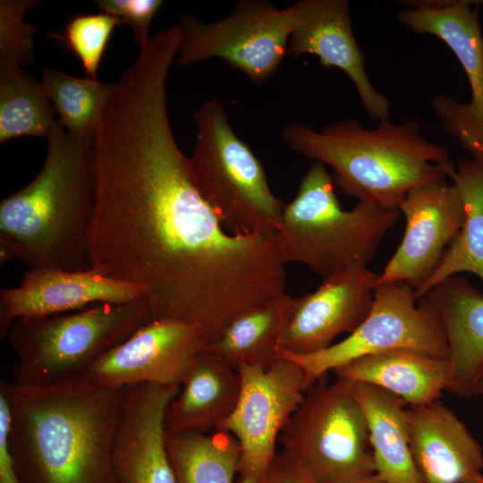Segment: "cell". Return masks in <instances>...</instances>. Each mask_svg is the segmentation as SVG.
Listing matches in <instances>:
<instances>
[{"mask_svg": "<svg viewBox=\"0 0 483 483\" xmlns=\"http://www.w3.org/2000/svg\"><path fill=\"white\" fill-rule=\"evenodd\" d=\"M166 79H121L92 148V268L140 287L152 319L199 326L208 343L244 311L285 293L274 233L224 228L174 137Z\"/></svg>", "mask_w": 483, "mask_h": 483, "instance_id": "cell-1", "label": "cell"}, {"mask_svg": "<svg viewBox=\"0 0 483 483\" xmlns=\"http://www.w3.org/2000/svg\"><path fill=\"white\" fill-rule=\"evenodd\" d=\"M0 393L21 483H116L112 448L125 387L80 376L41 386L3 381Z\"/></svg>", "mask_w": 483, "mask_h": 483, "instance_id": "cell-2", "label": "cell"}, {"mask_svg": "<svg viewBox=\"0 0 483 483\" xmlns=\"http://www.w3.org/2000/svg\"><path fill=\"white\" fill-rule=\"evenodd\" d=\"M94 137L70 134L56 120L37 176L0 204V262L28 268H92L88 236L96 205Z\"/></svg>", "mask_w": 483, "mask_h": 483, "instance_id": "cell-3", "label": "cell"}, {"mask_svg": "<svg viewBox=\"0 0 483 483\" xmlns=\"http://www.w3.org/2000/svg\"><path fill=\"white\" fill-rule=\"evenodd\" d=\"M281 137L292 150L330 166L346 194L387 208H397L419 186L445 180L455 166L445 147L425 138L414 120L367 129L347 118L320 131L292 123Z\"/></svg>", "mask_w": 483, "mask_h": 483, "instance_id": "cell-4", "label": "cell"}, {"mask_svg": "<svg viewBox=\"0 0 483 483\" xmlns=\"http://www.w3.org/2000/svg\"><path fill=\"white\" fill-rule=\"evenodd\" d=\"M334 184L325 165L315 161L284 205L275 233L285 264H302L324 279L368 267L401 215L398 208L362 201L344 210Z\"/></svg>", "mask_w": 483, "mask_h": 483, "instance_id": "cell-5", "label": "cell"}, {"mask_svg": "<svg viewBox=\"0 0 483 483\" xmlns=\"http://www.w3.org/2000/svg\"><path fill=\"white\" fill-rule=\"evenodd\" d=\"M151 320L145 300L19 318L6 335L16 355L13 383L41 386L84 376L104 353Z\"/></svg>", "mask_w": 483, "mask_h": 483, "instance_id": "cell-6", "label": "cell"}, {"mask_svg": "<svg viewBox=\"0 0 483 483\" xmlns=\"http://www.w3.org/2000/svg\"><path fill=\"white\" fill-rule=\"evenodd\" d=\"M193 120L191 176L224 228L238 234L275 233L285 204L273 193L260 161L234 132L220 99L205 101Z\"/></svg>", "mask_w": 483, "mask_h": 483, "instance_id": "cell-7", "label": "cell"}, {"mask_svg": "<svg viewBox=\"0 0 483 483\" xmlns=\"http://www.w3.org/2000/svg\"><path fill=\"white\" fill-rule=\"evenodd\" d=\"M352 381L309 387L278 442L316 483H357L376 474L369 425Z\"/></svg>", "mask_w": 483, "mask_h": 483, "instance_id": "cell-8", "label": "cell"}, {"mask_svg": "<svg viewBox=\"0 0 483 483\" xmlns=\"http://www.w3.org/2000/svg\"><path fill=\"white\" fill-rule=\"evenodd\" d=\"M394 349H411L448 359L439 313L428 296L417 299L403 282L377 283L372 308L346 338L310 354L280 352L304 371L307 390L328 371L357 358Z\"/></svg>", "mask_w": 483, "mask_h": 483, "instance_id": "cell-9", "label": "cell"}, {"mask_svg": "<svg viewBox=\"0 0 483 483\" xmlns=\"http://www.w3.org/2000/svg\"><path fill=\"white\" fill-rule=\"evenodd\" d=\"M178 24L182 30L178 65L217 58L253 82L262 83L288 53L295 11L292 5L279 9L269 1L244 0L219 21L203 22L184 13Z\"/></svg>", "mask_w": 483, "mask_h": 483, "instance_id": "cell-10", "label": "cell"}, {"mask_svg": "<svg viewBox=\"0 0 483 483\" xmlns=\"http://www.w3.org/2000/svg\"><path fill=\"white\" fill-rule=\"evenodd\" d=\"M407 8L399 21L415 33L440 38L462 65L470 89V101L457 102L438 96L432 101L445 130L483 165V37L478 5L473 0L401 1Z\"/></svg>", "mask_w": 483, "mask_h": 483, "instance_id": "cell-11", "label": "cell"}, {"mask_svg": "<svg viewBox=\"0 0 483 483\" xmlns=\"http://www.w3.org/2000/svg\"><path fill=\"white\" fill-rule=\"evenodd\" d=\"M242 388L231 415L218 427L240 446L237 483H258L276 454L280 433L307 391L303 369L278 357L268 369L237 368ZM216 429V430H217Z\"/></svg>", "mask_w": 483, "mask_h": 483, "instance_id": "cell-12", "label": "cell"}, {"mask_svg": "<svg viewBox=\"0 0 483 483\" xmlns=\"http://www.w3.org/2000/svg\"><path fill=\"white\" fill-rule=\"evenodd\" d=\"M208 343L196 324L152 319L104 353L84 376L110 388L180 384L191 357Z\"/></svg>", "mask_w": 483, "mask_h": 483, "instance_id": "cell-13", "label": "cell"}, {"mask_svg": "<svg viewBox=\"0 0 483 483\" xmlns=\"http://www.w3.org/2000/svg\"><path fill=\"white\" fill-rule=\"evenodd\" d=\"M397 208L405 218L404 234L377 283L403 282L416 291L457 237L463 203L456 187L444 180L411 190Z\"/></svg>", "mask_w": 483, "mask_h": 483, "instance_id": "cell-14", "label": "cell"}, {"mask_svg": "<svg viewBox=\"0 0 483 483\" xmlns=\"http://www.w3.org/2000/svg\"><path fill=\"white\" fill-rule=\"evenodd\" d=\"M180 384L125 387L112 448L116 483H177L166 445L165 419Z\"/></svg>", "mask_w": 483, "mask_h": 483, "instance_id": "cell-15", "label": "cell"}, {"mask_svg": "<svg viewBox=\"0 0 483 483\" xmlns=\"http://www.w3.org/2000/svg\"><path fill=\"white\" fill-rule=\"evenodd\" d=\"M379 274L368 267L324 279L314 292L295 298L284 327L280 352H321L341 334H352L367 318Z\"/></svg>", "mask_w": 483, "mask_h": 483, "instance_id": "cell-16", "label": "cell"}, {"mask_svg": "<svg viewBox=\"0 0 483 483\" xmlns=\"http://www.w3.org/2000/svg\"><path fill=\"white\" fill-rule=\"evenodd\" d=\"M292 6L295 24L287 52L295 57L313 55L322 66L342 70L371 119L388 121L390 102L369 79L364 54L353 34L349 1L299 0Z\"/></svg>", "mask_w": 483, "mask_h": 483, "instance_id": "cell-17", "label": "cell"}, {"mask_svg": "<svg viewBox=\"0 0 483 483\" xmlns=\"http://www.w3.org/2000/svg\"><path fill=\"white\" fill-rule=\"evenodd\" d=\"M145 300L134 284L108 277L95 268L66 271L28 268L16 287L0 291V334L6 336L13 321L79 310L98 303Z\"/></svg>", "mask_w": 483, "mask_h": 483, "instance_id": "cell-18", "label": "cell"}, {"mask_svg": "<svg viewBox=\"0 0 483 483\" xmlns=\"http://www.w3.org/2000/svg\"><path fill=\"white\" fill-rule=\"evenodd\" d=\"M406 415L411 452L422 483H470L481 475L479 442L439 399L408 406Z\"/></svg>", "mask_w": 483, "mask_h": 483, "instance_id": "cell-19", "label": "cell"}, {"mask_svg": "<svg viewBox=\"0 0 483 483\" xmlns=\"http://www.w3.org/2000/svg\"><path fill=\"white\" fill-rule=\"evenodd\" d=\"M241 388L235 367L207 349L199 351L188 362L180 390L166 409V433L216 430L234 410Z\"/></svg>", "mask_w": 483, "mask_h": 483, "instance_id": "cell-20", "label": "cell"}, {"mask_svg": "<svg viewBox=\"0 0 483 483\" xmlns=\"http://www.w3.org/2000/svg\"><path fill=\"white\" fill-rule=\"evenodd\" d=\"M426 296L439 313L447 341L445 390L461 397L475 395L483 377V294L457 275Z\"/></svg>", "mask_w": 483, "mask_h": 483, "instance_id": "cell-21", "label": "cell"}, {"mask_svg": "<svg viewBox=\"0 0 483 483\" xmlns=\"http://www.w3.org/2000/svg\"><path fill=\"white\" fill-rule=\"evenodd\" d=\"M334 372L385 389L409 406H419L438 400L446 389L449 363L419 351L394 349L357 358Z\"/></svg>", "mask_w": 483, "mask_h": 483, "instance_id": "cell-22", "label": "cell"}, {"mask_svg": "<svg viewBox=\"0 0 483 483\" xmlns=\"http://www.w3.org/2000/svg\"><path fill=\"white\" fill-rule=\"evenodd\" d=\"M352 382V393L367 418L376 474L386 483H422L410 447L409 405L378 386Z\"/></svg>", "mask_w": 483, "mask_h": 483, "instance_id": "cell-23", "label": "cell"}, {"mask_svg": "<svg viewBox=\"0 0 483 483\" xmlns=\"http://www.w3.org/2000/svg\"><path fill=\"white\" fill-rule=\"evenodd\" d=\"M286 293L244 311L205 349L221 356L236 369L270 368L278 359L282 335L294 303Z\"/></svg>", "mask_w": 483, "mask_h": 483, "instance_id": "cell-24", "label": "cell"}, {"mask_svg": "<svg viewBox=\"0 0 483 483\" xmlns=\"http://www.w3.org/2000/svg\"><path fill=\"white\" fill-rule=\"evenodd\" d=\"M447 176L461 195L463 222L437 267L415 291L418 300L461 273L473 274L483 281V165L473 158L461 160L448 171Z\"/></svg>", "mask_w": 483, "mask_h": 483, "instance_id": "cell-25", "label": "cell"}, {"mask_svg": "<svg viewBox=\"0 0 483 483\" xmlns=\"http://www.w3.org/2000/svg\"><path fill=\"white\" fill-rule=\"evenodd\" d=\"M166 445L177 483H233L240 446L229 432L166 433Z\"/></svg>", "mask_w": 483, "mask_h": 483, "instance_id": "cell-26", "label": "cell"}, {"mask_svg": "<svg viewBox=\"0 0 483 483\" xmlns=\"http://www.w3.org/2000/svg\"><path fill=\"white\" fill-rule=\"evenodd\" d=\"M56 120L40 82L21 67L0 64V142L49 136Z\"/></svg>", "mask_w": 483, "mask_h": 483, "instance_id": "cell-27", "label": "cell"}, {"mask_svg": "<svg viewBox=\"0 0 483 483\" xmlns=\"http://www.w3.org/2000/svg\"><path fill=\"white\" fill-rule=\"evenodd\" d=\"M40 85L57 113L58 122L72 135L95 137L115 83L77 78L44 67Z\"/></svg>", "mask_w": 483, "mask_h": 483, "instance_id": "cell-28", "label": "cell"}, {"mask_svg": "<svg viewBox=\"0 0 483 483\" xmlns=\"http://www.w3.org/2000/svg\"><path fill=\"white\" fill-rule=\"evenodd\" d=\"M121 21L108 13L79 14L70 19L62 34L53 33L80 61L85 77L97 80V71L113 30Z\"/></svg>", "mask_w": 483, "mask_h": 483, "instance_id": "cell-29", "label": "cell"}, {"mask_svg": "<svg viewBox=\"0 0 483 483\" xmlns=\"http://www.w3.org/2000/svg\"><path fill=\"white\" fill-rule=\"evenodd\" d=\"M38 4L34 0L0 1V64L23 66L34 62L33 24L25 13Z\"/></svg>", "mask_w": 483, "mask_h": 483, "instance_id": "cell-30", "label": "cell"}, {"mask_svg": "<svg viewBox=\"0 0 483 483\" xmlns=\"http://www.w3.org/2000/svg\"><path fill=\"white\" fill-rule=\"evenodd\" d=\"M161 0H97L96 5L102 13L118 18L122 24L130 27L133 39L140 47L148 42V29L158 9Z\"/></svg>", "mask_w": 483, "mask_h": 483, "instance_id": "cell-31", "label": "cell"}, {"mask_svg": "<svg viewBox=\"0 0 483 483\" xmlns=\"http://www.w3.org/2000/svg\"><path fill=\"white\" fill-rule=\"evenodd\" d=\"M258 483H316L301 462L288 451L277 452Z\"/></svg>", "mask_w": 483, "mask_h": 483, "instance_id": "cell-32", "label": "cell"}, {"mask_svg": "<svg viewBox=\"0 0 483 483\" xmlns=\"http://www.w3.org/2000/svg\"><path fill=\"white\" fill-rule=\"evenodd\" d=\"M10 419L7 401L0 394V483H21L15 473L8 448Z\"/></svg>", "mask_w": 483, "mask_h": 483, "instance_id": "cell-33", "label": "cell"}, {"mask_svg": "<svg viewBox=\"0 0 483 483\" xmlns=\"http://www.w3.org/2000/svg\"><path fill=\"white\" fill-rule=\"evenodd\" d=\"M357 483H386L378 475L375 474L370 478H368L364 480L359 481Z\"/></svg>", "mask_w": 483, "mask_h": 483, "instance_id": "cell-34", "label": "cell"}, {"mask_svg": "<svg viewBox=\"0 0 483 483\" xmlns=\"http://www.w3.org/2000/svg\"><path fill=\"white\" fill-rule=\"evenodd\" d=\"M475 395L479 396L483 400V377L477 386Z\"/></svg>", "mask_w": 483, "mask_h": 483, "instance_id": "cell-35", "label": "cell"}, {"mask_svg": "<svg viewBox=\"0 0 483 483\" xmlns=\"http://www.w3.org/2000/svg\"><path fill=\"white\" fill-rule=\"evenodd\" d=\"M470 483H483V476L482 475L478 476L473 480H471Z\"/></svg>", "mask_w": 483, "mask_h": 483, "instance_id": "cell-36", "label": "cell"}]
</instances>
